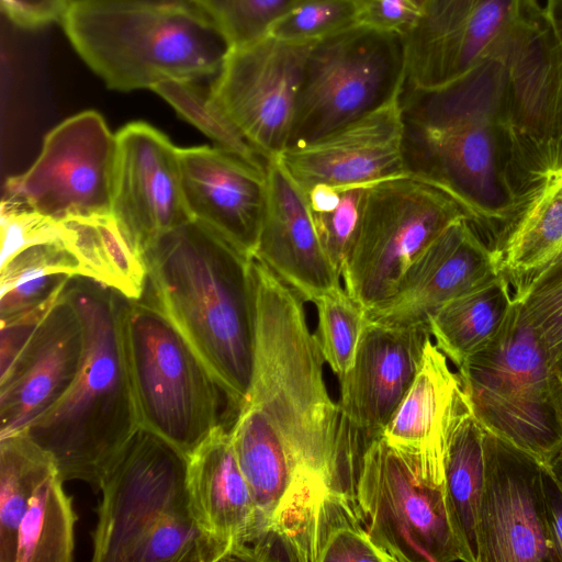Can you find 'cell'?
<instances>
[{
  "label": "cell",
  "instance_id": "6da1fadb",
  "mask_svg": "<svg viewBox=\"0 0 562 562\" xmlns=\"http://www.w3.org/2000/svg\"><path fill=\"white\" fill-rule=\"evenodd\" d=\"M255 372L229 427L258 514L291 561L314 562L317 517L333 493L349 498L338 450V409L306 300L256 258L249 260ZM350 499V498H349ZM351 501V499H350Z\"/></svg>",
  "mask_w": 562,
  "mask_h": 562
},
{
  "label": "cell",
  "instance_id": "7a4b0ae2",
  "mask_svg": "<svg viewBox=\"0 0 562 562\" xmlns=\"http://www.w3.org/2000/svg\"><path fill=\"white\" fill-rule=\"evenodd\" d=\"M401 105L407 173L450 194L490 244L513 206L514 133L502 61L487 56L438 89L404 88Z\"/></svg>",
  "mask_w": 562,
  "mask_h": 562
},
{
  "label": "cell",
  "instance_id": "3957f363",
  "mask_svg": "<svg viewBox=\"0 0 562 562\" xmlns=\"http://www.w3.org/2000/svg\"><path fill=\"white\" fill-rule=\"evenodd\" d=\"M249 260L193 221L160 237L144 255L151 302L207 368L235 416L255 372Z\"/></svg>",
  "mask_w": 562,
  "mask_h": 562
},
{
  "label": "cell",
  "instance_id": "277c9868",
  "mask_svg": "<svg viewBox=\"0 0 562 562\" xmlns=\"http://www.w3.org/2000/svg\"><path fill=\"white\" fill-rule=\"evenodd\" d=\"M63 295L82 325V366L59 402L22 432L49 453L64 481L98 486L140 428L122 339L126 297L80 276Z\"/></svg>",
  "mask_w": 562,
  "mask_h": 562
},
{
  "label": "cell",
  "instance_id": "5b68a950",
  "mask_svg": "<svg viewBox=\"0 0 562 562\" xmlns=\"http://www.w3.org/2000/svg\"><path fill=\"white\" fill-rule=\"evenodd\" d=\"M64 31L108 88L214 80L232 47L198 0H72Z\"/></svg>",
  "mask_w": 562,
  "mask_h": 562
},
{
  "label": "cell",
  "instance_id": "8992f818",
  "mask_svg": "<svg viewBox=\"0 0 562 562\" xmlns=\"http://www.w3.org/2000/svg\"><path fill=\"white\" fill-rule=\"evenodd\" d=\"M458 374L481 427L542 463L562 449V381L520 301L498 335Z\"/></svg>",
  "mask_w": 562,
  "mask_h": 562
},
{
  "label": "cell",
  "instance_id": "52a82bcc",
  "mask_svg": "<svg viewBox=\"0 0 562 562\" xmlns=\"http://www.w3.org/2000/svg\"><path fill=\"white\" fill-rule=\"evenodd\" d=\"M187 457L139 428L99 482L92 561L138 562L200 529L187 487Z\"/></svg>",
  "mask_w": 562,
  "mask_h": 562
},
{
  "label": "cell",
  "instance_id": "ba28073f",
  "mask_svg": "<svg viewBox=\"0 0 562 562\" xmlns=\"http://www.w3.org/2000/svg\"><path fill=\"white\" fill-rule=\"evenodd\" d=\"M122 339L140 427L188 458L226 425L220 413L225 393L151 301L126 299Z\"/></svg>",
  "mask_w": 562,
  "mask_h": 562
},
{
  "label": "cell",
  "instance_id": "9c48e42d",
  "mask_svg": "<svg viewBox=\"0 0 562 562\" xmlns=\"http://www.w3.org/2000/svg\"><path fill=\"white\" fill-rule=\"evenodd\" d=\"M470 216L438 187L412 176L367 188L341 282L367 312L396 292L422 254L453 223Z\"/></svg>",
  "mask_w": 562,
  "mask_h": 562
},
{
  "label": "cell",
  "instance_id": "30bf717a",
  "mask_svg": "<svg viewBox=\"0 0 562 562\" xmlns=\"http://www.w3.org/2000/svg\"><path fill=\"white\" fill-rule=\"evenodd\" d=\"M405 36L356 25L311 48L290 144L302 145L400 97Z\"/></svg>",
  "mask_w": 562,
  "mask_h": 562
},
{
  "label": "cell",
  "instance_id": "8fae6325",
  "mask_svg": "<svg viewBox=\"0 0 562 562\" xmlns=\"http://www.w3.org/2000/svg\"><path fill=\"white\" fill-rule=\"evenodd\" d=\"M353 505L374 543L392 562L464 561L445 485L424 477L415 458L383 436L362 458Z\"/></svg>",
  "mask_w": 562,
  "mask_h": 562
},
{
  "label": "cell",
  "instance_id": "7c38bea8",
  "mask_svg": "<svg viewBox=\"0 0 562 562\" xmlns=\"http://www.w3.org/2000/svg\"><path fill=\"white\" fill-rule=\"evenodd\" d=\"M430 338L428 326L366 321L352 367L339 379L337 403L340 465L351 497L362 458L408 391Z\"/></svg>",
  "mask_w": 562,
  "mask_h": 562
},
{
  "label": "cell",
  "instance_id": "4fadbf2b",
  "mask_svg": "<svg viewBox=\"0 0 562 562\" xmlns=\"http://www.w3.org/2000/svg\"><path fill=\"white\" fill-rule=\"evenodd\" d=\"M316 43V42H314ZM314 43L271 35L232 46L209 94L267 160L289 146L304 68Z\"/></svg>",
  "mask_w": 562,
  "mask_h": 562
},
{
  "label": "cell",
  "instance_id": "5bb4252c",
  "mask_svg": "<svg viewBox=\"0 0 562 562\" xmlns=\"http://www.w3.org/2000/svg\"><path fill=\"white\" fill-rule=\"evenodd\" d=\"M116 139L93 110L49 131L33 165L7 179L4 196L55 221L111 213Z\"/></svg>",
  "mask_w": 562,
  "mask_h": 562
},
{
  "label": "cell",
  "instance_id": "9a60e30c",
  "mask_svg": "<svg viewBox=\"0 0 562 562\" xmlns=\"http://www.w3.org/2000/svg\"><path fill=\"white\" fill-rule=\"evenodd\" d=\"M513 206L490 241L496 271L521 300L562 260V134L515 142L509 168Z\"/></svg>",
  "mask_w": 562,
  "mask_h": 562
},
{
  "label": "cell",
  "instance_id": "2e32d148",
  "mask_svg": "<svg viewBox=\"0 0 562 562\" xmlns=\"http://www.w3.org/2000/svg\"><path fill=\"white\" fill-rule=\"evenodd\" d=\"M479 562H555L543 503V463L484 430Z\"/></svg>",
  "mask_w": 562,
  "mask_h": 562
},
{
  "label": "cell",
  "instance_id": "e0dca14e",
  "mask_svg": "<svg viewBox=\"0 0 562 562\" xmlns=\"http://www.w3.org/2000/svg\"><path fill=\"white\" fill-rule=\"evenodd\" d=\"M111 213L144 259L164 235L191 221L183 200L179 148L146 122L115 134Z\"/></svg>",
  "mask_w": 562,
  "mask_h": 562
},
{
  "label": "cell",
  "instance_id": "ac0fdd59",
  "mask_svg": "<svg viewBox=\"0 0 562 562\" xmlns=\"http://www.w3.org/2000/svg\"><path fill=\"white\" fill-rule=\"evenodd\" d=\"M538 0H420L405 36L404 88L434 90L469 72Z\"/></svg>",
  "mask_w": 562,
  "mask_h": 562
},
{
  "label": "cell",
  "instance_id": "d6986e66",
  "mask_svg": "<svg viewBox=\"0 0 562 562\" xmlns=\"http://www.w3.org/2000/svg\"><path fill=\"white\" fill-rule=\"evenodd\" d=\"M277 159L304 193L321 183L344 190L409 176L401 95L314 140L288 147Z\"/></svg>",
  "mask_w": 562,
  "mask_h": 562
},
{
  "label": "cell",
  "instance_id": "ffe728a7",
  "mask_svg": "<svg viewBox=\"0 0 562 562\" xmlns=\"http://www.w3.org/2000/svg\"><path fill=\"white\" fill-rule=\"evenodd\" d=\"M179 162L190 220L251 259L266 206V169L217 146L179 148Z\"/></svg>",
  "mask_w": 562,
  "mask_h": 562
},
{
  "label": "cell",
  "instance_id": "44dd1931",
  "mask_svg": "<svg viewBox=\"0 0 562 562\" xmlns=\"http://www.w3.org/2000/svg\"><path fill=\"white\" fill-rule=\"evenodd\" d=\"M83 356L81 322L61 292L0 374V438L22 432L55 406L76 380Z\"/></svg>",
  "mask_w": 562,
  "mask_h": 562
},
{
  "label": "cell",
  "instance_id": "7402d4cb",
  "mask_svg": "<svg viewBox=\"0 0 562 562\" xmlns=\"http://www.w3.org/2000/svg\"><path fill=\"white\" fill-rule=\"evenodd\" d=\"M487 56L506 74L515 142L540 143L562 134V49L540 3L517 20Z\"/></svg>",
  "mask_w": 562,
  "mask_h": 562
},
{
  "label": "cell",
  "instance_id": "603a6c76",
  "mask_svg": "<svg viewBox=\"0 0 562 562\" xmlns=\"http://www.w3.org/2000/svg\"><path fill=\"white\" fill-rule=\"evenodd\" d=\"M497 277L487 241L463 218L422 254L394 295L367 311L366 318L393 327H429L430 317L443 305Z\"/></svg>",
  "mask_w": 562,
  "mask_h": 562
},
{
  "label": "cell",
  "instance_id": "cb8c5ba5",
  "mask_svg": "<svg viewBox=\"0 0 562 562\" xmlns=\"http://www.w3.org/2000/svg\"><path fill=\"white\" fill-rule=\"evenodd\" d=\"M187 459L191 513L217 561H247L257 538L258 514L229 428H216Z\"/></svg>",
  "mask_w": 562,
  "mask_h": 562
},
{
  "label": "cell",
  "instance_id": "d4e9b609",
  "mask_svg": "<svg viewBox=\"0 0 562 562\" xmlns=\"http://www.w3.org/2000/svg\"><path fill=\"white\" fill-rule=\"evenodd\" d=\"M266 176V206L252 258L312 303L341 285V277L322 246L305 193L277 158L268 161Z\"/></svg>",
  "mask_w": 562,
  "mask_h": 562
},
{
  "label": "cell",
  "instance_id": "484cf974",
  "mask_svg": "<svg viewBox=\"0 0 562 562\" xmlns=\"http://www.w3.org/2000/svg\"><path fill=\"white\" fill-rule=\"evenodd\" d=\"M470 411L459 374L430 338L420 367L382 436L392 447L412 454L424 476L445 484L449 435Z\"/></svg>",
  "mask_w": 562,
  "mask_h": 562
},
{
  "label": "cell",
  "instance_id": "4316f807",
  "mask_svg": "<svg viewBox=\"0 0 562 562\" xmlns=\"http://www.w3.org/2000/svg\"><path fill=\"white\" fill-rule=\"evenodd\" d=\"M58 246L79 263L82 277L140 300L147 285V268L119 227L112 213L58 221Z\"/></svg>",
  "mask_w": 562,
  "mask_h": 562
},
{
  "label": "cell",
  "instance_id": "83f0119b",
  "mask_svg": "<svg viewBox=\"0 0 562 562\" xmlns=\"http://www.w3.org/2000/svg\"><path fill=\"white\" fill-rule=\"evenodd\" d=\"M513 304L512 290L498 276L450 301L430 317L428 325L435 345L459 367L498 335Z\"/></svg>",
  "mask_w": 562,
  "mask_h": 562
},
{
  "label": "cell",
  "instance_id": "f1b7e54d",
  "mask_svg": "<svg viewBox=\"0 0 562 562\" xmlns=\"http://www.w3.org/2000/svg\"><path fill=\"white\" fill-rule=\"evenodd\" d=\"M484 429L471 411L452 428L446 451L445 493L464 562H479V514L484 485Z\"/></svg>",
  "mask_w": 562,
  "mask_h": 562
},
{
  "label": "cell",
  "instance_id": "f546056e",
  "mask_svg": "<svg viewBox=\"0 0 562 562\" xmlns=\"http://www.w3.org/2000/svg\"><path fill=\"white\" fill-rule=\"evenodd\" d=\"M78 276L82 277L79 263L58 245L22 250L0 268V319L53 304Z\"/></svg>",
  "mask_w": 562,
  "mask_h": 562
},
{
  "label": "cell",
  "instance_id": "4dcf8cb0",
  "mask_svg": "<svg viewBox=\"0 0 562 562\" xmlns=\"http://www.w3.org/2000/svg\"><path fill=\"white\" fill-rule=\"evenodd\" d=\"M56 472L49 453L23 432L0 438V562H15L19 527L30 501Z\"/></svg>",
  "mask_w": 562,
  "mask_h": 562
},
{
  "label": "cell",
  "instance_id": "1f68e13d",
  "mask_svg": "<svg viewBox=\"0 0 562 562\" xmlns=\"http://www.w3.org/2000/svg\"><path fill=\"white\" fill-rule=\"evenodd\" d=\"M58 472L32 496L18 532L15 562H70L77 520L72 501Z\"/></svg>",
  "mask_w": 562,
  "mask_h": 562
},
{
  "label": "cell",
  "instance_id": "d6a6232c",
  "mask_svg": "<svg viewBox=\"0 0 562 562\" xmlns=\"http://www.w3.org/2000/svg\"><path fill=\"white\" fill-rule=\"evenodd\" d=\"M392 562L370 537L353 503L341 494L323 502L316 525L314 562Z\"/></svg>",
  "mask_w": 562,
  "mask_h": 562
},
{
  "label": "cell",
  "instance_id": "836d02e7",
  "mask_svg": "<svg viewBox=\"0 0 562 562\" xmlns=\"http://www.w3.org/2000/svg\"><path fill=\"white\" fill-rule=\"evenodd\" d=\"M199 83L166 80L157 83L151 90L165 99L180 116L210 137L217 147L239 156L260 169H266L268 161L211 100L209 89L203 90Z\"/></svg>",
  "mask_w": 562,
  "mask_h": 562
},
{
  "label": "cell",
  "instance_id": "e575fe53",
  "mask_svg": "<svg viewBox=\"0 0 562 562\" xmlns=\"http://www.w3.org/2000/svg\"><path fill=\"white\" fill-rule=\"evenodd\" d=\"M316 336L324 360L340 379L352 367L362 329L366 311L352 299L344 285L316 297Z\"/></svg>",
  "mask_w": 562,
  "mask_h": 562
},
{
  "label": "cell",
  "instance_id": "d590c367",
  "mask_svg": "<svg viewBox=\"0 0 562 562\" xmlns=\"http://www.w3.org/2000/svg\"><path fill=\"white\" fill-rule=\"evenodd\" d=\"M356 25H360L356 0H293L267 34L314 43Z\"/></svg>",
  "mask_w": 562,
  "mask_h": 562
},
{
  "label": "cell",
  "instance_id": "8d00e7d4",
  "mask_svg": "<svg viewBox=\"0 0 562 562\" xmlns=\"http://www.w3.org/2000/svg\"><path fill=\"white\" fill-rule=\"evenodd\" d=\"M518 301L562 381V260L549 268Z\"/></svg>",
  "mask_w": 562,
  "mask_h": 562
},
{
  "label": "cell",
  "instance_id": "74e56055",
  "mask_svg": "<svg viewBox=\"0 0 562 562\" xmlns=\"http://www.w3.org/2000/svg\"><path fill=\"white\" fill-rule=\"evenodd\" d=\"M217 22L232 46L267 34L293 0H198Z\"/></svg>",
  "mask_w": 562,
  "mask_h": 562
},
{
  "label": "cell",
  "instance_id": "f35d334b",
  "mask_svg": "<svg viewBox=\"0 0 562 562\" xmlns=\"http://www.w3.org/2000/svg\"><path fill=\"white\" fill-rule=\"evenodd\" d=\"M0 218V268L29 247L58 243L57 221L7 198L1 202Z\"/></svg>",
  "mask_w": 562,
  "mask_h": 562
},
{
  "label": "cell",
  "instance_id": "ab89813d",
  "mask_svg": "<svg viewBox=\"0 0 562 562\" xmlns=\"http://www.w3.org/2000/svg\"><path fill=\"white\" fill-rule=\"evenodd\" d=\"M367 188L344 189L335 210L321 214L311 212L322 246L340 277L360 220Z\"/></svg>",
  "mask_w": 562,
  "mask_h": 562
},
{
  "label": "cell",
  "instance_id": "60d3db41",
  "mask_svg": "<svg viewBox=\"0 0 562 562\" xmlns=\"http://www.w3.org/2000/svg\"><path fill=\"white\" fill-rule=\"evenodd\" d=\"M359 24L406 36L419 19L420 0H356Z\"/></svg>",
  "mask_w": 562,
  "mask_h": 562
},
{
  "label": "cell",
  "instance_id": "b9f144b4",
  "mask_svg": "<svg viewBox=\"0 0 562 562\" xmlns=\"http://www.w3.org/2000/svg\"><path fill=\"white\" fill-rule=\"evenodd\" d=\"M72 0H1V8L16 26L36 30L64 19Z\"/></svg>",
  "mask_w": 562,
  "mask_h": 562
},
{
  "label": "cell",
  "instance_id": "7bdbcfd3",
  "mask_svg": "<svg viewBox=\"0 0 562 562\" xmlns=\"http://www.w3.org/2000/svg\"><path fill=\"white\" fill-rule=\"evenodd\" d=\"M543 503L546 526L555 562H562V491L543 463Z\"/></svg>",
  "mask_w": 562,
  "mask_h": 562
},
{
  "label": "cell",
  "instance_id": "ee69618b",
  "mask_svg": "<svg viewBox=\"0 0 562 562\" xmlns=\"http://www.w3.org/2000/svg\"><path fill=\"white\" fill-rule=\"evenodd\" d=\"M341 191L328 184H316L305 192L308 207L313 214L327 213L337 207Z\"/></svg>",
  "mask_w": 562,
  "mask_h": 562
},
{
  "label": "cell",
  "instance_id": "f6af8a7d",
  "mask_svg": "<svg viewBox=\"0 0 562 562\" xmlns=\"http://www.w3.org/2000/svg\"><path fill=\"white\" fill-rule=\"evenodd\" d=\"M544 10L562 49V0H547Z\"/></svg>",
  "mask_w": 562,
  "mask_h": 562
},
{
  "label": "cell",
  "instance_id": "bcb514c9",
  "mask_svg": "<svg viewBox=\"0 0 562 562\" xmlns=\"http://www.w3.org/2000/svg\"><path fill=\"white\" fill-rule=\"evenodd\" d=\"M544 464L550 470L562 491V449Z\"/></svg>",
  "mask_w": 562,
  "mask_h": 562
}]
</instances>
